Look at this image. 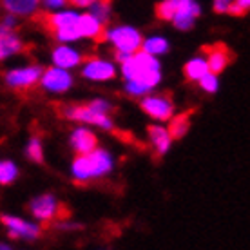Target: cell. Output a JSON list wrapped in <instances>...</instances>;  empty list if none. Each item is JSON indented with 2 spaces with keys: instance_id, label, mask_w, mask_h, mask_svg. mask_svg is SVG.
I'll use <instances>...</instances> for the list:
<instances>
[{
  "instance_id": "obj_16",
  "label": "cell",
  "mask_w": 250,
  "mask_h": 250,
  "mask_svg": "<svg viewBox=\"0 0 250 250\" xmlns=\"http://www.w3.org/2000/svg\"><path fill=\"white\" fill-rule=\"evenodd\" d=\"M4 2V9L11 13V15H31L37 11L38 0H2Z\"/></svg>"
},
{
  "instance_id": "obj_29",
  "label": "cell",
  "mask_w": 250,
  "mask_h": 250,
  "mask_svg": "<svg viewBox=\"0 0 250 250\" xmlns=\"http://www.w3.org/2000/svg\"><path fill=\"white\" fill-rule=\"evenodd\" d=\"M232 0H214V11L216 13H227L230 7Z\"/></svg>"
},
{
  "instance_id": "obj_5",
  "label": "cell",
  "mask_w": 250,
  "mask_h": 250,
  "mask_svg": "<svg viewBox=\"0 0 250 250\" xmlns=\"http://www.w3.org/2000/svg\"><path fill=\"white\" fill-rule=\"evenodd\" d=\"M40 75H42V69L35 65V67H27V69H15L11 73H7L6 82L9 87H13L17 93L25 94L31 87L37 85V82L40 80Z\"/></svg>"
},
{
  "instance_id": "obj_8",
  "label": "cell",
  "mask_w": 250,
  "mask_h": 250,
  "mask_svg": "<svg viewBox=\"0 0 250 250\" xmlns=\"http://www.w3.org/2000/svg\"><path fill=\"white\" fill-rule=\"evenodd\" d=\"M142 109L147 114H150L152 118L165 122V120H169L172 116L174 105H172L170 96H150V98H145L142 102Z\"/></svg>"
},
{
  "instance_id": "obj_18",
  "label": "cell",
  "mask_w": 250,
  "mask_h": 250,
  "mask_svg": "<svg viewBox=\"0 0 250 250\" xmlns=\"http://www.w3.org/2000/svg\"><path fill=\"white\" fill-rule=\"evenodd\" d=\"M89 158H91V163H93L94 176L105 174V172H109L111 167H113V162H111V158H109V154H107L105 150L94 149L93 152H89Z\"/></svg>"
},
{
  "instance_id": "obj_26",
  "label": "cell",
  "mask_w": 250,
  "mask_h": 250,
  "mask_svg": "<svg viewBox=\"0 0 250 250\" xmlns=\"http://www.w3.org/2000/svg\"><path fill=\"white\" fill-rule=\"evenodd\" d=\"M15 178H17V167L11 162H2V165H0V182L6 185V183H11Z\"/></svg>"
},
{
  "instance_id": "obj_12",
  "label": "cell",
  "mask_w": 250,
  "mask_h": 250,
  "mask_svg": "<svg viewBox=\"0 0 250 250\" xmlns=\"http://www.w3.org/2000/svg\"><path fill=\"white\" fill-rule=\"evenodd\" d=\"M42 85L49 91H57V93H62L65 89L71 87V76L62 69L57 67H49L44 73V78H42Z\"/></svg>"
},
{
  "instance_id": "obj_4",
  "label": "cell",
  "mask_w": 250,
  "mask_h": 250,
  "mask_svg": "<svg viewBox=\"0 0 250 250\" xmlns=\"http://www.w3.org/2000/svg\"><path fill=\"white\" fill-rule=\"evenodd\" d=\"M31 212L37 216V218L44 219V221H49V219H60V218H69L71 212L69 208L62 203H58L53 196H40V198H35L31 201Z\"/></svg>"
},
{
  "instance_id": "obj_30",
  "label": "cell",
  "mask_w": 250,
  "mask_h": 250,
  "mask_svg": "<svg viewBox=\"0 0 250 250\" xmlns=\"http://www.w3.org/2000/svg\"><path fill=\"white\" fill-rule=\"evenodd\" d=\"M96 0H67V4H71V6L75 7H89L93 6Z\"/></svg>"
},
{
  "instance_id": "obj_13",
  "label": "cell",
  "mask_w": 250,
  "mask_h": 250,
  "mask_svg": "<svg viewBox=\"0 0 250 250\" xmlns=\"http://www.w3.org/2000/svg\"><path fill=\"white\" fill-rule=\"evenodd\" d=\"M83 75L91 80H107V78L114 76V67L111 63L98 60V58H91V62L83 69Z\"/></svg>"
},
{
  "instance_id": "obj_27",
  "label": "cell",
  "mask_w": 250,
  "mask_h": 250,
  "mask_svg": "<svg viewBox=\"0 0 250 250\" xmlns=\"http://www.w3.org/2000/svg\"><path fill=\"white\" fill-rule=\"evenodd\" d=\"M27 156L31 158L33 162H38L42 163V145H40V140L38 138H33L31 142H29V145H27Z\"/></svg>"
},
{
  "instance_id": "obj_2",
  "label": "cell",
  "mask_w": 250,
  "mask_h": 250,
  "mask_svg": "<svg viewBox=\"0 0 250 250\" xmlns=\"http://www.w3.org/2000/svg\"><path fill=\"white\" fill-rule=\"evenodd\" d=\"M124 75L127 80L150 89L160 82V63L154 60V55L138 51L124 62Z\"/></svg>"
},
{
  "instance_id": "obj_7",
  "label": "cell",
  "mask_w": 250,
  "mask_h": 250,
  "mask_svg": "<svg viewBox=\"0 0 250 250\" xmlns=\"http://www.w3.org/2000/svg\"><path fill=\"white\" fill-rule=\"evenodd\" d=\"M111 40L113 44L116 45V49H122L125 53H138L144 47V40H142V35L138 31H134L132 27H118L111 33Z\"/></svg>"
},
{
  "instance_id": "obj_20",
  "label": "cell",
  "mask_w": 250,
  "mask_h": 250,
  "mask_svg": "<svg viewBox=\"0 0 250 250\" xmlns=\"http://www.w3.org/2000/svg\"><path fill=\"white\" fill-rule=\"evenodd\" d=\"M149 136H150V140H152V144L156 145L158 154H165V150L169 149L170 140H172L170 132L165 131V129H162V127H152V125H150Z\"/></svg>"
},
{
  "instance_id": "obj_9",
  "label": "cell",
  "mask_w": 250,
  "mask_h": 250,
  "mask_svg": "<svg viewBox=\"0 0 250 250\" xmlns=\"http://www.w3.org/2000/svg\"><path fill=\"white\" fill-rule=\"evenodd\" d=\"M176 15L172 22L178 29H190L194 19L200 15V6L194 4L192 0H174Z\"/></svg>"
},
{
  "instance_id": "obj_25",
  "label": "cell",
  "mask_w": 250,
  "mask_h": 250,
  "mask_svg": "<svg viewBox=\"0 0 250 250\" xmlns=\"http://www.w3.org/2000/svg\"><path fill=\"white\" fill-rule=\"evenodd\" d=\"M109 9H111V0H96L93 4V15L100 22H105L109 19Z\"/></svg>"
},
{
  "instance_id": "obj_11",
  "label": "cell",
  "mask_w": 250,
  "mask_h": 250,
  "mask_svg": "<svg viewBox=\"0 0 250 250\" xmlns=\"http://www.w3.org/2000/svg\"><path fill=\"white\" fill-rule=\"evenodd\" d=\"M2 223L9 227V238H29L37 239L40 236V229L35 225H29L19 218H9V216H2Z\"/></svg>"
},
{
  "instance_id": "obj_3",
  "label": "cell",
  "mask_w": 250,
  "mask_h": 250,
  "mask_svg": "<svg viewBox=\"0 0 250 250\" xmlns=\"http://www.w3.org/2000/svg\"><path fill=\"white\" fill-rule=\"evenodd\" d=\"M60 109L62 111H58V113L69 120H80V122L100 125L104 129H113V122L107 118V114L94 109L91 104H85V105H62Z\"/></svg>"
},
{
  "instance_id": "obj_19",
  "label": "cell",
  "mask_w": 250,
  "mask_h": 250,
  "mask_svg": "<svg viewBox=\"0 0 250 250\" xmlns=\"http://www.w3.org/2000/svg\"><path fill=\"white\" fill-rule=\"evenodd\" d=\"M73 174L78 178V180H87V178H93L94 170H93V163H91V158L89 154H78L73 162Z\"/></svg>"
},
{
  "instance_id": "obj_22",
  "label": "cell",
  "mask_w": 250,
  "mask_h": 250,
  "mask_svg": "<svg viewBox=\"0 0 250 250\" xmlns=\"http://www.w3.org/2000/svg\"><path fill=\"white\" fill-rule=\"evenodd\" d=\"M188 125H190V111L180 114V116H176L169 125V132H170V136H172V140L182 138L183 134L188 131Z\"/></svg>"
},
{
  "instance_id": "obj_32",
  "label": "cell",
  "mask_w": 250,
  "mask_h": 250,
  "mask_svg": "<svg viewBox=\"0 0 250 250\" xmlns=\"http://www.w3.org/2000/svg\"><path fill=\"white\" fill-rule=\"evenodd\" d=\"M234 2H236V4H239V6L243 7V9H247V11L250 9V0H234Z\"/></svg>"
},
{
  "instance_id": "obj_6",
  "label": "cell",
  "mask_w": 250,
  "mask_h": 250,
  "mask_svg": "<svg viewBox=\"0 0 250 250\" xmlns=\"http://www.w3.org/2000/svg\"><path fill=\"white\" fill-rule=\"evenodd\" d=\"M201 51L205 53L207 62H208V69L214 75H219L223 69L230 62H234V53H232L225 44H214V45H203Z\"/></svg>"
},
{
  "instance_id": "obj_24",
  "label": "cell",
  "mask_w": 250,
  "mask_h": 250,
  "mask_svg": "<svg viewBox=\"0 0 250 250\" xmlns=\"http://www.w3.org/2000/svg\"><path fill=\"white\" fill-rule=\"evenodd\" d=\"M167 47H169V44H167L163 38L156 37V38H149V40H145L142 51L150 53V55H160V53H165Z\"/></svg>"
},
{
  "instance_id": "obj_14",
  "label": "cell",
  "mask_w": 250,
  "mask_h": 250,
  "mask_svg": "<svg viewBox=\"0 0 250 250\" xmlns=\"http://www.w3.org/2000/svg\"><path fill=\"white\" fill-rule=\"evenodd\" d=\"M71 142H73L78 154H89L96 147V136H94L93 132L85 131V129H78V131L73 132Z\"/></svg>"
},
{
  "instance_id": "obj_17",
  "label": "cell",
  "mask_w": 250,
  "mask_h": 250,
  "mask_svg": "<svg viewBox=\"0 0 250 250\" xmlns=\"http://www.w3.org/2000/svg\"><path fill=\"white\" fill-rule=\"evenodd\" d=\"M53 60H55V63H57L58 67H63V69L73 67V65L82 62V58L73 49H69V47H57L55 53H53Z\"/></svg>"
},
{
  "instance_id": "obj_21",
  "label": "cell",
  "mask_w": 250,
  "mask_h": 250,
  "mask_svg": "<svg viewBox=\"0 0 250 250\" xmlns=\"http://www.w3.org/2000/svg\"><path fill=\"white\" fill-rule=\"evenodd\" d=\"M183 73L187 76V80H201L207 73H210V69H208V62L196 58V60H190V62L185 63Z\"/></svg>"
},
{
  "instance_id": "obj_1",
  "label": "cell",
  "mask_w": 250,
  "mask_h": 250,
  "mask_svg": "<svg viewBox=\"0 0 250 250\" xmlns=\"http://www.w3.org/2000/svg\"><path fill=\"white\" fill-rule=\"evenodd\" d=\"M33 22L38 24L47 35L58 40H76L82 37L80 17L75 13H37L33 15Z\"/></svg>"
},
{
  "instance_id": "obj_23",
  "label": "cell",
  "mask_w": 250,
  "mask_h": 250,
  "mask_svg": "<svg viewBox=\"0 0 250 250\" xmlns=\"http://www.w3.org/2000/svg\"><path fill=\"white\" fill-rule=\"evenodd\" d=\"M156 17L160 20H172L176 15V4L174 0H163L160 4H156Z\"/></svg>"
},
{
  "instance_id": "obj_31",
  "label": "cell",
  "mask_w": 250,
  "mask_h": 250,
  "mask_svg": "<svg viewBox=\"0 0 250 250\" xmlns=\"http://www.w3.org/2000/svg\"><path fill=\"white\" fill-rule=\"evenodd\" d=\"M67 0H47V6L49 7H58V6H62V4H65Z\"/></svg>"
},
{
  "instance_id": "obj_28",
  "label": "cell",
  "mask_w": 250,
  "mask_h": 250,
  "mask_svg": "<svg viewBox=\"0 0 250 250\" xmlns=\"http://www.w3.org/2000/svg\"><path fill=\"white\" fill-rule=\"evenodd\" d=\"M200 83H201V87L205 89V91H208V93H214V91L218 89V80H216V75H214V73H207L200 80Z\"/></svg>"
},
{
  "instance_id": "obj_15",
  "label": "cell",
  "mask_w": 250,
  "mask_h": 250,
  "mask_svg": "<svg viewBox=\"0 0 250 250\" xmlns=\"http://www.w3.org/2000/svg\"><path fill=\"white\" fill-rule=\"evenodd\" d=\"M22 44L17 38V35L13 31H9L7 27H2V40H0V57L6 58L7 55H13V53H19L22 51Z\"/></svg>"
},
{
  "instance_id": "obj_10",
  "label": "cell",
  "mask_w": 250,
  "mask_h": 250,
  "mask_svg": "<svg viewBox=\"0 0 250 250\" xmlns=\"http://www.w3.org/2000/svg\"><path fill=\"white\" fill-rule=\"evenodd\" d=\"M80 31L82 37H91L96 42H104L111 37V33H107V29L104 27V22H100L93 13L80 17Z\"/></svg>"
}]
</instances>
